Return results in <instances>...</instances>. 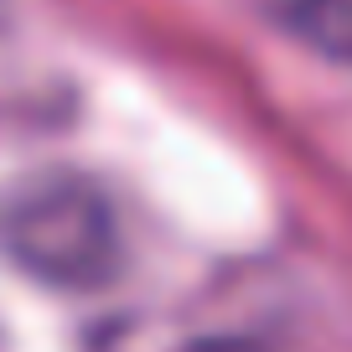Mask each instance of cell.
I'll return each instance as SVG.
<instances>
[{
    "instance_id": "obj_2",
    "label": "cell",
    "mask_w": 352,
    "mask_h": 352,
    "mask_svg": "<svg viewBox=\"0 0 352 352\" xmlns=\"http://www.w3.org/2000/svg\"><path fill=\"white\" fill-rule=\"evenodd\" d=\"M285 32L306 36L316 52L352 57V0H259Z\"/></svg>"
},
{
    "instance_id": "obj_1",
    "label": "cell",
    "mask_w": 352,
    "mask_h": 352,
    "mask_svg": "<svg viewBox=\"0 0 352 352\" xmlns=\"http://www.w3.org/2000/svg\"><path fill=\"white\" fill-rule=\"evenodd\" d=\"M0 249L42 285L94 290L120 270V223L88 176L42 171L6 192Z\"/></svg>"
},
{
    "instance_id": "obj_3",
    "label": "cell",
    "mask_w": 352,
    "mask_h": 352,
    "mask_svg": "<svg viewBox=\"0 0 352 352\" xmlns=\"http://www.w3.org/2000/svg\"><path fill=\"white\" fill-rule=\"evenodd\" d=\"M182 352H264V347L239 342V337H208V342H192V347H182Z\"/></svg>"
}]
</instances>
